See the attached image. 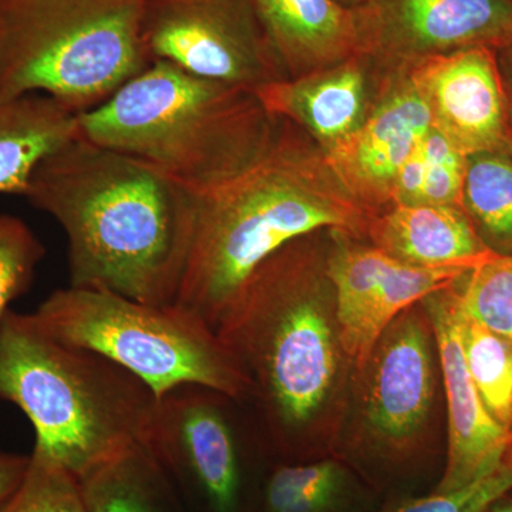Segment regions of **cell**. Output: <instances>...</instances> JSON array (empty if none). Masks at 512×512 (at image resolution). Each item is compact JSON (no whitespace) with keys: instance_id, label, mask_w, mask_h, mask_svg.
Here are the masks:
<instances>
[{"instance_id":"1","label":"cell","mask_w":512,"mask_h":512,"mask_svg":"<svg viewBox=\"0 0 512 512\" xmlns=\"http://www.w3.org/2000/svg\"><path fill=\"white\" fill-rule=\"evenodd\" d=\"M25 197L66 234L69 286L173 305L200 194L77 136L40 161Z\"/></svg>"},{"instance_id":"2","label":"cell","mask_w":512,"mask_h":512,"mask_svg":"<svg viewBox=\"0 0 512 512\" xmlns=\"http://www.w3.org/2000/svg\"><path fill=\"white\" fill-rule=\"evenodd\" d=\"M373 215L350 194L325 151L291 121L279 119L274 137L252 163L200 195L174 303L217 330L269 256L319 231L366 241Z\"/></svg>"},{"instance_id":"3","label":"cell","mask_w":512,"mask_h":512,"mask_svg":"<svg viewBox=\"0 0 512 512\" xmlns=\"http://www.w3.org/2000/svg\"><path fill=\"white\" fill-rule=\"evenodd\" d=\"M330 231L313 232L269 256L218 325L249 383L276 461H298L309 431L338 392L343 365Z\"/></svg>"},{"instance_id":"4","label":"cell","mask_w":512,"mask_h":512,"mask_svg":"<svg viewBox=\"0 0 512 512\" xmlns=\"http://www.w3.org/2000/svg\"><path fill=\"white\" fill-rule=\"evenodd\" d=\"M278 120L256 93L161 60L77 114L84 140L137 158L200 195L252 163Z\"/></svg>"},{"instance_id":"5","label":"cell","mask_w":512,"mask_h":512,"mask_svg":"<svg viewBox=\"0 0 512 512\" xmlns=\"http://www.w3.org/2000/svg\"><path fill=\"white\" fill-rule=\"evenodd\" d=\"M0 400L35 429V450L79 480L137 443H146L157 396L113 360L60 342L32 313L0 323Z\"/></svg>"},{"instance_id":"6","label":"cell","mask_w":512,"mask_h":512,"mask_svg":"<svg viewBox=\"0 0 512 512\" xmlns=\"http://www.w3.org/2000/svg\"><path fill=\"white\" fill-rule=\"evenodd\" d=\"M143 0H0V100L100 106L151 63Z\"/></svg>"},{"instance_id":"7","label":"cell","mask_w":512,"mask_h":512,"mask_svg":"<svg viewBox=\"0 0 512 512\" xmlns=\"http://www.w3.org/2000/svg\"><path fill=\"white\" fill-rule=\"evenodd\" d=\"M53 338L93 350L147 384L157 399L202 384L247 402L249 383L217 330L175 305H150L103 289H57L32 313Z\"/></svg>"},{"instance_id":"8","label":"cell","mask_w":512,"mask_h":512,"mask_svg":"<svg viewBox=\"0 0 512 512\" xmlns=\"http://www.w3.org/2000/svg\"><path fill=\"white\" fill-rule=\"evenodd\" d=\"M237 397L183 384L158 397L146 446L190 512H252L259 485Z\"/></svg>"},{"instance_id":"9","label":"cell","mask_w":512,"mask_h":512,"mask_svg":"<svg viewBox=\"0 0 512 512\" xmlns=\"http://www.w3.org/2000/svg\"><path fill=\"white\" fill-rule=\"evenodd\" d=\"M141 36L151 62L258 92L286 79L254 0H143Z\"/></svg>"},{"instance_id":"10","label":"cell","mask_w":512,"mask_h":512,"mask_svg":"<svg viewBox=\"0 0 512 512\" xmlns=\"http://www.w3.org/2000/svg\"><path fill=\"white\" fill-rule=\"evenodd\" d=\"M433 329L419 303L384 329L363 373L362 416L367 444L359 451L373 468L396 473L420 451L434 400Z\"/></svg>"},{"instance_id":"11","label":"cell","mask_w":512,"mask_h":512,"mask_svg":"<svg viewBox=\"0 0 512 512\" xmlns=\"http://www.w3.org/2000/svg\"><path fill=\"white\" fill-rule=\"evenodd\" d=\"M352 12L359 53L386 73L470 47L512 45V0H365Z\"/></svg>"},{"instance_id":"12","label":"cell","mask_w":512,"mask_h":512,"mask_svg":"<svg viewBox=\"0 0 512 512\" xmlns=\"http://www.w3.org/2000/svg\"><path fill=\"white\" fill-rule=\"evenodd\" d=\"M431 127L473 156L512 148L497 50L470 47L409 70Z\"/></svg>"},{"instance_id":"13","label":"cell","mask_w":512,"mask_h":512,"mask_svg":"<svg viewBox=\"0 0 512 512\" xmlns=\"http://www.w3.org/2000/svg\"><path fill=\"white\" fill-rule=\"evenodd\" d=\"M430 128L409 72L387 73L362 126L326 156L350 194L377 214L392 205L397 175Z\"/></svg>"},{"instance_id":"14","label":"cell","mask_w":512,"mask_h":512,"mask_svg":"<svg viewBox=\"0 0 512 512\" xmlns=\"http://www.w3.org/2000/svg\"><path fill=\"white\" fill-rule=\"evenodd\" d=\"M429 316L446 386L448 448L443 477L434 493H448L474 483L503 463L512 431L493 419L468 372L456 302L450 285L421 301Z\"/></svg>"},{"instance_id":"15","label":"cell","mask_w":512,"mask_h":512,"mask_svg":"<svg viewBox=\"0 0 512 512\" xmlns=\"http://www.w3.org/2000/svg\"><path fill=\"white\" fill-rule=\"evenodd\" d=\"M363 53L325 69L268 84L256 92L272 116L291 121L326 154L362 126L386 77Z\"/></svg>"},{"instance_id":"16","label":"cell","mask_w":512,"mask_h":512,"mask_svg":"<svg viewBox=\"0 0 512 512\" xmlns=\"http://www.w3.org/2000/svg\"><path fill=\"white\" fill-rule=\"evenodd\" d=\"M366 242L403 264L473 269L501 255L485 247L463 207L392 205L373 215Z\"/></svg>"},{"instance_id":"17","label":"cell","mask_w":512,"mask_h":512,"mask_svg":"<svg viewBox=\"0 0 512 512\" xmlns=\"http://www.w3.org/2000/svg\"><path fill=\"white\" fill-rule=\"evenodd\" d=\"M286 79L359 53L352 9L336 0H254Z\"/></svg>"},{"instance_id":"18","label":"cell","mask_w":512,"mask_h":512,"mask_svg":"<svg viewBox=\"0 0 512 512\" xmlns=\"http://www.w3.org/2000/svg\"><path fill=\"white\" fill-rule=\"evenodd\" d=\"M77 136V114L52 97L0 100V194L25 197L40 161Z\"/></svg>"},{"instance_id":"19","label":"cell","mask_w":512,"mask_h":512,"mask_svg":"<svg viewBox=\"0 0 512 512\" xmlns=\"http://www.w3.org/2000/svg\"><path fill=\"white\" fill-rule=\"evenodd\" d=\"M84 512H190L144 443L79 478Z\"/></svg>"},{"instance_id":"20","label":"cell","mask_w":512,"mask_h":512,"mask_svg":"<svg viewBox=\"0 0 512 512\" xmlns=\"http://www.w3.org/2000/svg\"><path fill=\"white\" fill-rule=\"evenodd\" d=\"M359 485L336 460L272 461L252 512H355Z\"/></svg>"},{"instance_id":"21","label":"cell","mask_w":512,"mask_h":512,"mask_svg":"<svg viewBox=\"0 0 512 512\" xmlns=\"http://www.w3.org/2000/svg\"><path fill=\"white\" fill-rule=\"evenodd\" d=\"M463 208L485 247L512 258V148L468 156Z\"/></svg>"},{"instance_id":"22","label":"cell","mask_w":512,"mask_h":512,"mask_svg":"<svg viewBox=\"0 0 512 512\" xmlns=\"http://www.w3.org/2000/svg\"><path fill=\"white\" fill-rule=\"evenodd\" d=\"M467 160L463 151L431 127L397 175L393 204L463 207Z\"/></svg>"},{"instance_id":"23","label":"cell","mask_w":512,"mask_h":512,"mask_svg":"<svg viewBox=\"0 0 512 512\" xmlns=\"http://www.w3.org/2000/svg\"><path fill=\"white\" fill-rule=\"evenodd\" d=\"M454 302L471 379L488 413L505 430L512 431V346L461 311L456 298Z\"/></svg>"},{"instance_id":"24","label":"cell","mask_w":512,"mask_h":512,"mask_svg":"<svg viewBox=\"0 0 512 512\" xmlns=\"http://www.w3.org/2000/svg\"><path fill=\"white\" fill-rule=\"evenodd\" d=\"M461 311L512 346V258L468 269L451 284Z\"/></svg>"},{"instance_id":"25","label":"cell","mask_w":512,"mask_h":512,"mask_svg":"<svg viewBox=\"0 0 512 512\" xmlns=\"http://www.w3.org/2000/svg\"><path fill=\"white\" fill-rule=\"evenodd\" d=\"M0 512H84L79 481L33 448L25 478Z\"/></svg>"},{"instance_id":"26","label":"cell","mask_w":512,"mask_h":512,"mask_svg":"<svg viewBox=\"0 0 512 512\" xmlns=\"http://www.w3.org/2000/svg\"><path fill=\"white\" fill-rule=\"evenodd\" d=\"M46 247L19 217L0 214V323L10 303L29 291Z\"/></svg>"},{"instance_id":"27","label":"cell","mask_w":512,"mask_h":512,"mask_svg":"<svg viewBox=\"0 0 512 512\" xmlns=\"http://www.w3.org/2000/svg\"><path fill=\"white\" fill-rule=\"evenodd\" d=\"M512 490V453L474 483L448 493H431L396 501L382 512H484L498 497Z\"/></svg>"},{"instance_id":"28","label":"cell","mask_w":512,"mask_h":512,"mask_svg":"<svg viewBox=\"0 0 512 512\" xmlns=\"http://www.w3.org/2000/svg\"><path fill=\"white\" fill-rule=\"evenodd\" d=\"M30 454L12 453L0 448V507L15 493L26 476Z\"/></svg>"},{"instance_id":"29","label":"cell","mask_w":512,"mask_h":512,"mask_svg":"<svg viewBox=\"0 0 512 512\" xmlns=\"http://www.w3.org/2000/svg\"><path fill=\"white\" fill-rule=\"evenodd\" d=\"M498 66L503 79L505 103H507L508 128L512 144V45L497 50Z\"/></svg>"},{"instance_id":"30","label":"cell","mask_w":512,"mask_h":512,"mask_svg":"<svg viewBox=\"0 0 512 512\" xmlns=\"http://www.w3.org/2000/svg\"><path fill=\"white\" fill-rule=\"evenodd\" d=\"M484 512H512V490L498 497Z\"/></svg>"},{"instance_id":"31","label":"cell","mask_w":512,"mask_h":512,"mask_svg":"<svg viewBox=\"0 0 512 512\" xmlns=\"http://www.w3.org/2000/svg\"><path fill=\"white\" fill-rule=\"evenodd\" d=\"M336 2L340 3L342 6H345V8L353 9L357 8L359 5H362L365 0H336Z\"/></svg>"},{"instance_id":"32","label":"cell","mask_w":512,"mask_h":512,"mask_svg":"<svg viewBox=\"0 0 512 512\" xmlns=\"http://www.w3.org/2000/svg\"><path fill=\"white\" fill-rule=\"evenodd\" d=\"M510 451H511V453H512V444H511V447H510Z\"/></svg>"}]
</instances>
